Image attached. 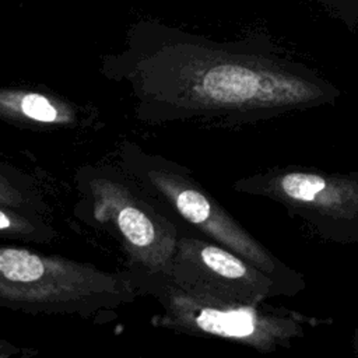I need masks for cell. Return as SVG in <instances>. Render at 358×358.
<instances>
[{
    "label": "cell",
    "instance_id": "cell-6",
    "mask_svg": "<svg viewBox=\"0 0 358 358\" xmlns=\"http://www.w3.org/2000/svg\"><path fill=\"white\" fill-rule=\"evenodd\" d=\"M234 189L282 206L322 241L358 242V171L273 166L236 180Z\"/></svg>",
    "mask_w": 358,
    "mask_h": 358
},
{
    "label": "cell",
    "instance_id": "cell-4",
    "mask_svg": "<svg viewBox=\"0 0 358 358\" xmlns=\"http://www.w3.org/2000/svg\"><path fill=\"white\" fill-rule=\"evenodd\" d=\"M134 273L140 292L154 296L162 308L164 326L179 333L231 340L268 354L291 348L308 330L326 323L268 302L243 305L196 296L162 275Z\"/></svg>",
    "mask_w": 358,
    "mask_h": 358
},
{
    "label": "cell",
    "instance_id": "cell-11",
    "mask_svg": "<svg viewBox=\"0 0 358 358\" xmlns=\"http://www.w3.org/2000/svg\"><path fill=\"white\" fill-rule=\"evenodd\" d=\"M39 351L31 347H22L17 345L6 338L0 337V358H10V357H22V358H29L36 355Z\"/></svg>",
    "mask_w": 358,
    "mask_h": 358
},
{
    "label": "cell",
    "instance_id": "cell-1",
    "mask_svg": "<svg viewBox=\"0 0 358 358\" xmlns=\"http://www.w3.org/2000/svg\"><path fill=\"white\" fill-rule=\"evenodd\" d=\"M133 96L144 122L238 127L334 105L340 91L292 62L264 53H228L171 78H141Z\"/></svg>",
    "mask_w": 358,
    "mask_h": 358
},
{
    "label": "cell",
    "instance_id": "cell-5",
    "mask_svg": "<svg viewBox=\"0 0 358 358\" xmlns=\"http://www.w3.org/2000/svg\"><path fill=\"white\" fill-rule=\"evenodd\" d=\"M77 185L95 222L119 239L131 268L168 277L180 232L154 199L122 168H81Z\"/></svg>",
    "mask_w": 358,
    "mask_h": 358
},
{
    "label": "cell",
    "instance_id": "cell-3",
    "mask_svg": "<svg viewBox=\"0 0 358 358\" xmlns=\"http://www.w3.org/2000/svg\"><path fill=\"white\" fill-rule=\"evenodd\" d=\"M120 168L154 200L172 208L201 235L232 250L284 284L292 295L305 289L303 274L285 264L246 231L200 186L186 168L165 157L148 154L133 143L120 147Z\"/></svg>",
    "mask_w": 358,
    "mask_h": 358
},
{
    "label": "cell",
    "instance_id": "cell-2",
    "mask_svg": "<svg viewBox=\"0 0 358 358\" xmlns=\"http://www.w3.org/2000/svg\"><path fill=\"white\" fill-rule=\"evenodd\" d=\"M138 294L134 270L106 271L64 256L0 245V308L94 319Z\"/></svg>",
    "mask_w": 358,
    "mask_h": 358
},
{
    "label": "cell",
    "instance_id": "cell-7",
    "mask_svg": "<svg viewBox=\"0 0 358 358\" xmlns=\"http://www.w3.org/2000/svg\"><path fill=\"white\" fill-rule=\"evenodd\" d=\"M196 296L227 303L260 305L277 296H294L280 281L211 241L180 234L168 277Z\"/></svg>",
    "mask_w": 358,
    "mask_h": 358
},
{
    "label": "cell",
    "instance_id": "cell-8",
    "mask_svg": "<svg viewBox=\"0 0 358 358\" xmlns=\"http://www.w3.org/2000/svg\"><path fill=\"white\" fill-rule=\"evenodd\" d=\"M83 110L52 92L0 88V119L25 129H63L81 123Z\"/></svg>",
    "mask_w": 358,
    "mask_h": 358
},
{
    "label": "cell",
    "instance_id": "cell-10",
    "mask_svg": "<svg viewBox=\"0 0 358 358\" xmlns=\"http://www.w3.org/2000/svg\"><path fill=\"white\" fill-rule=\"evenodd\" d=\"M0 204L49 215L38 186L22 171L0 161Z\"/></svg>",
    "mask_w": 358,
    "mask_h": 358
},
{
    "label": "cell",
    "instance_id": "cell-9",
    "mask_svg": "<svg viewBox=\"0 0 358 358\" xmlns=\"http://www.w3.org/2000/svg\"><path fill=\"white\" fill-rule=\"evenodd\" d=\"M59 236L42 214L0 204V238L27 243H50Z\"/></svg>",
    "mask_w": 358,
    "mask_h": 358
},
{
    "label": "cell",
    "instance_id": "cell-12",
    "mask_svg": "<svg viewBox=\"0 0 358 358\" xmlns=\"http://www.w3.org/2000/svg\"><path fill=\"white\" fill-rule=\"evenodd\" d=\"M352 347H354V352L358 355V327L355 329L352 336Z\"/></svg>",
    "mask_w": 358,
    "mask_h": 358
}]
</instances>
